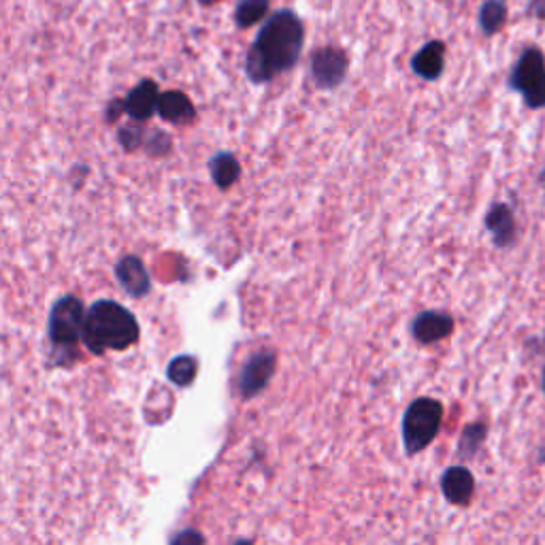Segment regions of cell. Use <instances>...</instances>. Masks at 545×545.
Returning a JSON list of instances; mask_svg holds the SVG:
<instances>
[{
  "mask_svg": "<svg viewBox=\"0 0 545 545\" xmlns=\"http://www.w3.org/2000/svg\"><path fill=\"white\" fill-rule=\"evenodd\" d=\"M115 279L124 288L126 294L135 296V299H143L152 290V277L150 271L143 264L139 256H124L115 264Z\"/></svg>",
  "mask_w": 545,
  "mask_h": 545,
  "instance_id": "8fae6325",
  "label": "cell"
},
{
  "mask_svg": "<svg viewBox=\"0 0 545 545\" xmlns=\"http://www.w3.org/2000/svg\"><path fill=\"white\" fill-rule=\"evenodd\" d=\"M277 369V354L273 350H260L245 362L239 377V390L245 399L260 394L271 384Z\"/></svg>",
  "mask_w": 545,
  "mask_h": 545,
  "instance_id": "52a82bcc",
  "label": "cell"
},
{
  "mask_svg": "<svg viewBox=\"0 0 545 545\" xmlns=\"http://www.w3.org/2000/svg\"><path fill=\"white\" fill-rule=\"evenodd\" d=\"M237 545H252V543H250V541H239Z\"/></svg>",
  "mask_w": 545,
  "mask_h": 545,
  "instance_id": "d4e9b609",
  "label": "cell"
},
{
  "mask_svg": "<svg viewBox=\"0 0 545 545\" xmlns=\"http://www.w3.org/2000/svg\"><path fill=\"white\" fill-rule=\"evenodd\" d=\"M509 88L522 96L528 109H545V54L539 47H524L509 73Z\"/></svg>",
  "mask_w": 545,
  "mask_h": 545,
  "instance_id": "3957f363",
  "label": "cell"
},
{
  "mask_svg": "<svg viewBox=\"0 0 545 545\" xmlns=\"http://www.w3.org/2000/svg\"><path fill=\"white\" fill-rule=\"evenodd\" d=\"M445 43L441 39L426 41L411 58V71L424 81H437L445 71Z\"/></svg>",
  "mask_w": 545,
  "mask_h": 545,
  "instance_id": "7c38bea8",
  "label": "cell"
},
{
  "mask_svg": "<svg viewBox=\"0 0 545 545\" xmlns=\"http://www.w3.org/2000/svg\"><path fill=\"white\" fill-rule=\"evenodd\" d=\"M531 15L537 20H545V0H531Z\"/></svg>",
  "mask_w": 545,
  "mask_h": 545,
  "instance_id": "7402d4cb",
  "label": "cell"
},
{
  "mask_svg": "<svg viewBox=\"0 0 545 545\" xmlns=\"http://www.w3.org/2000/svg\"><path fill=\"white\" fill-rule=\"evenodd\" d=\"M441 490L452 505H469L475 492V477L467 467H450L443 473Z\"/></svg>",
  "mask_w": 545,
  "mask_h": 545,
  "instance_id": "5bb4252c",
  "label": "cell"
},
{
  "mask_svg": "<svg viewBox=\"0 0 545 545\" xmlns=\"http://www.w3.org/2000/svg\"><path fill=\"white\" fill-rule=\"evenodd\" d=\"M488 435V428L484 424H471L462 431L460 443H458V454L462 458H471L477 454V450L482 448V443Z\"/></svg>",
  "mask_w": 545,
  "mask_h": 545,
  "instance_id": "d6986e66",
  "label": "cell"
},
{
  "mask_svg": "<svg viewBox=\"0 0 545 545\" xmlns=\"http://www.w3.org/2000/svg\"><path fill=\"white\" fill-rule=\"evenodd\" d=\"M139 339V322L124 305L115 301H96L84 320L81 341L92 354H105L109 350L122 352L135 345Z\"/></svg>",
  "mask_w": 545,
  "mask_h": 545,
  "instance_id": "7a4b0ae2",
  "label": "cell"
},
{
  "mask_svg": "<svg viewBox=\"0 0 545 545\" xmlns=\"http://www.w3.org/2000/svg\"><path fill=\"white\" fill-rule=\"evenodd\" d=\"M156 115H160L167 124L188 126L196 120V107L190 101L188 94L179 90H169V92H160Z\"/></svg>",
  "mask_w": 545,
  "mask_h": 545,
  "instance_id": "4fadbf2b",
  "label": "cell"
},
{
  "mask_svg": "<svg viewBox=\"0 0 545 545\" xmlns=\"http://www.w3.org/2000/svg\"><path fill=\"white\" fill-rule=\"evenodd\" d=\"M443 422V405L435 399H418L409 405L403 418V443L407 454L426 450L439 433Z\"/></svg>",
  "mask_w": 545,
  "mask_h": 545,
  "instance_id": "277c9868",
  "label": "cell"
},
{
  "mask_svg": "<svg viewBox=\"0 0 545 545\" xmlns=\"http://www.w3.org/2000/svg\"><path fill=\"white\" fill-rule=\"evenodd\" d=\"M209 175L218 190H230L241 179V162L233 152H218L209 158Z\"/></svg>",
  "mask_w": 545,
  "mask_h": 545,
  "instance_id": "9a60e30c",
  "label": "cell"
},
{
  "mask_svg": "<svg viewBox=\"0 0 545 545\" xmlns=\"http://www.w3.org/2000/svg\"><path fill=\"white\" fill-rule=\"evenodd\" d=\"M84 320L86 309L77 296L66 294L54 303L52 311H49L47 333L58 352H75L81 335H84Z\"/></svg>",
  "mask_w": 545,
  "mask_h": 545,
  "instance_id": "5b68a950",
  "label": "cell"
},
{
  "mask_svg": "<svg viewBox=\"0 0 545 545\" xmlns=\"http://www.w3.org/2000/svg\"><path fill=\"white\" fill-rule=\"evenodd\" d=\"M350 71V58L337 45H322L311 54L309 77L311 84L322 92L337 90L345 84Z\"/></svg>",
  "mask_w": 545,
  "mask_h": 545,
  "instance_id": "8992f818",
  "label": "cell"
},
{
  "mask_svg": "<svg viewBox=\"0 0 545 545\" xmlns=\"http://www.w3.org/2000/svg\"><path fill=\"white\" fill-rule=\"evenodd\" d=\"M305 24L292 9H279L260 26L245 56V75L256 86H267L282 73H290L301 60Z\"/></svg>",
  "mask_w": 545,
  "mask_h": 545,
  "instance_id": "6da1fadb",
  "label": "cell"
},
{
  "mask_svg": "<svg viewBox=\"0 0 545 545\" xmlns=\"http://www.w3.org/2000/svg\"><path fill=\"white\" fill-rule=\"evenodd\" d=\"M173 545H205L203 541V535L198 531H192V528H188V531L179 533L175 539H173Z\"/></svg>",
  "mask_w": 545,
  "mask_h": 545,
  "instance_id": "44dd1931",
  "label": "cell"
},
{
  "mask_svg": "<svg viewBox=\"0 0 545 545\" xmlns=\"http://www.w3.org/2000/svg\"><path fill=\"white\" fill-rule=\"evenodd\" d=\"M271 0H239L235 7V24L239 30H247L267 20Z\"/></svg>",
  "mask_w": 545,
  "mask_h": 545,
  "instance_id": "e0dca14e",
  "label": "cell"
},
{
  "mask_svg": "<svg viewBox=\"0 0 545 545\" xmlns=\"http://www.w3.org/2000/svg\"><path fill=\"white\" fill-rule=\"evenodd\" d=\"M218 3H222V0H198V5H203V7H213Z\"/></svg>",
  "mask_w": 545,
  "mask_h": 545,
  "instance_id": "603a6c76",
  "label": "cell"
},
{
  "mask_svg": "<svg viewBox=\"0 0 545 545\" xmlns=\"http://www.w3.org/2000/svg\"><path fill=\"white\" fill-rule=\"evenodd\" d=\"M198 373V362L194 356H177L169 365V379L177 386H190Z\"/></svg>",
  "mask_w": 545,
  "mask_h": 545,
  "instance_id": "ac0fdd59",
  "label": "cell"
},
{
  "mask_svg": "<svg viewBox=\"0 0 545 545\" xmlns=\"http://www.w3.org/2000/svg\"><path fill=\"white\" fill-rule=\"evenodd\" d=\"M543 392H545V369H543Z\"/></svg>",
  "mask_w": 545,
  "mask_h": 545,
  "instance_id": "484cf974",
  "label": "cell"
},
{
  "mask_svg": "<svg viewBox=\"0 0 545 545\" xmlns=\"http://www.w3.org/2000/svg\"><path fill=\"white\" fill-rule=\"evenodd\" d=\"M509 18L507 0H484L480 13H477V24L484 37H494L505 28Z\"/></svg>",
  "mask_w": 545,
  "mask_h": 545,
  "instance_id": "2e32d148",
  "label": "cell"
},
{
  "mask_svg": "<svg viewBox=\"0 0 545 545\" xmlns=\"http://www.w3.org/2000/svg\"><path fill=\"white\" fill-rule=\"evenodd\" d=\"M454 316L448 311L428 309L418 313L411 322V337H414L422 345H433L443 339H448L454 333Z\"/></svg>",
  "mask_w": 545,
  "mask_h": 545,
  "instance_id": "ba28073f",
  "label": "cell"
},
{
  "mask_svg": "<svg viewBox=\"0 0 545 545\" xmlns=\"http://www.w3.org/2000/svg\"><path fill=\"white\" fill-rule=\"evenodd\" d=\"M158 96H160V88H158L156 81L143 79L128 92V96L122 101L124 113L130 115L132 122L145 124L147 120H152L156 115Z\"/></svg>",
  "mask_w": 545,
  "mask_h": 545,
  "instance_id": "30bf717a",
  "label": "cell"
},
{
  "mask_svg": "<svg viewBox=\"0 0 545 545\" xmlns=\"http://www.w3.org/2000/svg\"><path fill=\"white\" fill-rule=\"evenodd\" d=\"M539 186H541L543 192H545V167H543V171L539 173Z\"/></svg>",
  "mask_w": 545,
  "mask_h": 545,
  "instance_id": "cb8c5ba5",
  "label": "cell"
},
{
  "mask_svg": "<svg viewBox=\"0 0 545 545\" xmlns=\"http://www.w3.org/2000/svg\"><path fill=\"white\" fill-rule=\"evenodd\" d=\"M484 226L488 230L492 243L497 245L499 250H509V247L516 245L518 224H516L514 209H511L507 203H494L486 213Z\"/></svg>",
  "mask_w": 545,
  "mask_h": 545,
  "instance_id": "9c48e42d",
  "label": "cell"
},
{
  "mask_svg": "<svg viewBox=\"0 0 545 545\" xmlns=\"http://www.w3.org/2000/svg\"><path fill=\"white\" fill-rule=\"evenodd\" d=\"M118 141L126 152H135L139 147L145 145V126L139 122H130L120 128L118 132Z\"/></svg>",
  "mask_w": 545,
  "mask_h": 545,
  "instance_id": "ffe728a7",
  "label": "cell"
}]
</instances>
